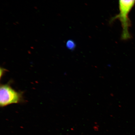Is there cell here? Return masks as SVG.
I'll return each instance as SVG.
<instances>
[{"mask_svg": "<svg viewBox=\"0 0 135 135\" xmlns=\"http://www.w3.org/2000/svg\"><path fill=\"white\" fill-rule=\"evenodd\" d=\"M67 48L70 50H73L75 47V43L71 40H69L66 43Z\"/></svg>", "mask_w": 135, "mask_h": 135, "instance_id": "obj_3", "label": "cell"}, {"mask_svg": "<svg viewBox=\"0 0 135 135\" xmlns=\"http://www.w3.org/2000/svg\"><path fill=\"white\" fill-rule=\"evenodd\" d=\"M23 100L22 93L16 92L9 84H1L0 87V105L1 107L12 104L18 103Z\"/></svg>", "mask_w": 135, "mask_h": 135, "instance_id": "obj_2", "label": "cell"}, {"mask_svg": "<svg viewBox=\"0 0 135 135\" xmlns=\"http://www.w3.org/2000/svg\"><path fill=\"white\" fill-rule=\"evenodd\" d=\"M135 4V0H119V13L111 20V23L117 19L120 22L122 28L121 38L123 40L131 38L129 31L131 23L129 16Z\"/></svg>", "mask_w": 135, "mask_h": 135, "instance_id": "obj_1", "label": "cell"}]
</instances>
